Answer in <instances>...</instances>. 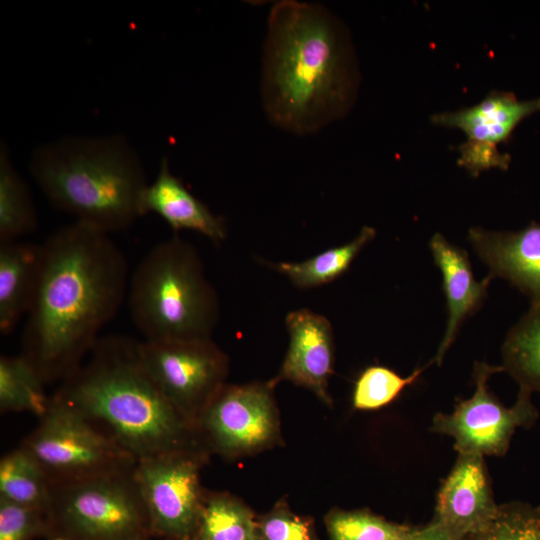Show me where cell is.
<instances>
[{
	"instance_id": "83f0119b",
	"label": "cell",
	"mask_w": 540,
	"mask_h": 540,
	"mask_svg": "<svg viewBox=\"0 0 540 540\" xmlns=\"http://www.w3.org/2000/svg\"><path fill=\"white\" fill-rule=\"evenodd\" d=\"M52 531L49 512L0 497V540H31Z\"/></svg>"
},
{
	"instance_id": "4316f807",
	"label": "cell",
	"mask_w": 540,
	"mask_h": 540,
	"mask_svg": "<svg viewBox=\"0 0 540 540\" xmlns=\"http://www.w3.org/2000/svg\"><path fill=\"white\" fill-rule=\"evenodd\" d=\"M465 540H540V506L501 504L493 519Z\"/></svg>"
},
{
	"instance_id": "5bb4252c",
	"label": "cell",
	"mask_w": 540,
	"mask_h": 540,
	"mask_svg": "<svg viewBox=\"0 0 540 540\" xmlns=\"http://www.w3.org/2000/svg\"><path fill=\"white\" fill-rule=\"evenodd\" d=\"M498 506L484 457L458 454L439 489L433 521L465 540L493 519Z\"/></svg>"
},
{
	"instance_id": "2e32d148",
	"label": "cell",
	"mask_w": 540,
	"mask_h": 540,
	"mask_svg": "<svg viewBox=\"0 0 540 540\" xmlns=\"http://www.w3.org/2000/svg\"><path fill=\"white\" fill-rule=\"evenodd\" d=\"M139 209L141 216L155 213L174 231L198 232L215 244H220L227 236L224 219L214 214L172 173L167 157L161 159L157 176L144 188Z\"/></svg>"
},
{
	"instance_id": "30bf717a",
	"label": "cell",
	"mask_w": 540,
	"mask_h": 540,
	"mask_svg": "<svg viewBox=\"0 0 540 540\" xmlns=\"http://www.w3.org/2000/svg\"><path fill=\"white\" fill-rule=\"evenodd\" d=\"M146 371L166 398L195 424L225 384L228 358L211 338L139 341ZM197 426V425H196Z\"/></svg>"
},
{
	"instance_id": "6da1fadb",
	"label": "cell",
	"mask_w": 540,
	"mask_h": 540,
	"mask_svg": "<svg viewBox=\"0 0 540 540\" xmlns=\"http://www.w3.org/2000/svg\"><path fill=\"white\" fill-rule=\"evenodd\" d=\"M128 285L126 258L108 233L75 221L42 243L21 353L46 384L64 380L83 363Z\"/></svg>"
},
{
	"instance_id": "7c38bea8",
	"label": "cell",
	"mask_w": 540,
	"mask_h": 540,
	"mask_svg": "<svg viewBox=\"0 0 540 540\" xmlns=\"http://www.w3.org/2000/svg\"><path fill=\"white\" fill-rule=\"evenodd\" d=\"M540 111V98L519 100L513 93L492 91L477 104L454 111L434 114V124L462 130L466 141L459 145L458 164L472 176L484 170H506L511 157L498 145L510 137L526 117Z\"/></svg>"
},
{
	"instance_id": "603a6c76",
	"label": "cell",
	"mask_w": 540,
	"mask_h": 540,
	"mask_svg": "<svg viewBox=\"0 0 540 540\" xmlns=\"http://www.w3.org/2000/svg\"><path fill=\"white\" fill-rule=\"evenodd\" d=\"M37 213L30 191L9 158L0 148V242L19 240L37 229Z\"/></svg>"
},
{
	"instance_id": "8fae6325",
	"label": "cell",
	"mask_w": 540,
	"mask_h": 540,
	"mask_svg": "<svg viewBox=\"0 0 540 540\" xmlns=\"http://www.w3.org/2000/svg\"><path fill=\"white\" fill-rule=\"evenodd\" d=\"M273 383L226 385L199 415L198 432L210 446L226 456L260 450L278 434Z\"/></svg>"
},
{
	"instance_id": "ffe728a7",
	"label": "cell",
	"mask_w": 540,
	"mask_h": 540,
	"mask_svg": "<svg viewBox=\"0 0 540 540\" xmlns=\"http://www.w3.org/2000/svg\"><path fill=\"white\" fill-rule=\"evenodd\" d=\"M0 497L50 511L52 484L37 460L22 445L0 460Z\"/></svg>"
},
{
	"instance_id": "4dcf8cb0",
	"label": "cell",
	"mask_w": 540,
	"mask_h": 540,
	"mask_svg": "<svg viewBox=\"0 0 540 540\" xmlns=\"http://www.w3.org/2000/svg\"><path fill=\"white\" fill-rule=\"evenodd\" d=\"M53 540H70V539L58 536V537L54 538Z\"/></svg>"
},
{
	"instance_id": "d6986e66",
	"label": "cell",
	"mask_w": 540,
	"mask_h": 540,
	"mask_svg": "<svg viewBox=\"0 0 540 540\" xmlns=\"http://www.w3.org/2000/svg\"><path fill=\"white\" fill-rule=\"evenodd\" d=\"M375 236V228L364 226L360 233L348 243L325 250L301 262H279L270 265L287 276L298 288L320 287L347 272L363 247Z\"/></svg>"
},
{
	"instance_id": "3957f363",
	"label": "cell",
	"mask_w": 540,
	"mask_h": 540,
	"mask_svg": "<svg viewBox=\"0 0 540 540\" xmlns=\"http://www.w3.org/2000/svg\"><path fill=\"white\" fill-rule=\"evenodd\" d=\"M139 341L100 337L53 397L107 432L137 462L180 451H203L196 424L152 380L139 356Z\"/></svg>"
},
{
	"instance_id": "5b68a950",
	"label": "cell",
	"mask_w": 540,
	"mask_h": 540,
	"mask_svg": "<svg viewBox=\"0 0 540 540\" xmlns=\"http://www.w3.org/2000/svg\"><path fill=\"white\" fill-rule=\"evenodd\" d=\"M127 294L131 319L145 341L211 338L220 315L199 253L177 235L146 253Z\"/></svg>"
},
{
	"instance_id": "e0dca14e",
	"label": "cell",
	"mask_w": 540,
	"mask_h": 540,
	"mask_svg": "<svg viewBox=\"0 0 540 540\" xmlns=\"http://www.w3.org/2000/svg\"><path fill=\"white\" fill-rule=\"evenodd\" d=\"M429 245L442 275L448 311L446 330L434 358L440 365L464 320L477 311L486 298L492 278L486 276L476 281L468 253L448 242L442 234L435 233Z\"/></svg>"
},
{
	"instance_id": "9c48e42d",
	"label": "cell",
	"mask_w": 540,
	"mask_h": 540,
	"mask_svg": "<svg viewBox=\"0 0 540 540\" xmlns=\"http://www.w3.org/2000/svg\"><path fill=\"white\" fill-rule=\"evenodd\" d=\"M204 451H180L137 462L134 478L151 534L195 540L205 495L200 484Z\"/></svg>"
},
{
	"instance_id": "1f68e13d",
	"label": "cell",
	"mask_w": 540,
	"mask_h": 540,
	"mask_svg": "<svg viewBox=\"0 0 540 540\" xmlns=\"http://www.w3.org/2000/svg\"><path fill=\"white\" fill-rule=\"evenodd\" d=\"M252 540H257V538L255 537V538H253Z\"/></svg>"
},
{
	"instance_id": "277c9868",
	"label": "cell",
	"mask_w": 540,
	"mask_h": 540,
	"mask_svg": "<svg viewBox=\"0 0 540 540\" xmlns=\"http://www.w3.org/2000/svg\"><path fill=\"white\" fill-rule=\"evenodd\" d=\"M31 174L57 209L105 233L141 216L148 184L141 160L124 138L67 137L37 148Z\"/></svg>"
},
{
	"instance_id": "44dd1931",
	"label": "cell",
	"mask_w": 540,
	"mask_h": 540,
	"mask_svg": "<svg viewBox=\"0 0 540 540\" xmlns=\"http://www.w3.org/2000/svg\"><path fill=\"white\" fill-rule=\"evenodd\" d=\"M45 381L34 365L21 353L0 357L1 412H28L40 418L47 411L51 397Z\"/></svg>"
},
{
	"instance_id": "ba28073f",
	"label": "cell",
	"mask_w": 540,
	"mask_h": 540,
	"mask_svg": "<svg viewBox=\"0 0 540 540\" xmlns=\"http://www.w3.org/2000/svg\"><path fill=\"white\" fill-rule=\"evenodd\" d=\"M501 371L502 366L476 362L474 394L460 401L452 413L434 416L431 430L452 437L458 454L502 456L516 429L535 423L538 411L531 391L520 387L514 405L506 407L489 390L490 376Z\"/></svg>"
},
{
	"instance_id": "cb8c5ba5",
	"label": "cell",
	"mask_w": 540,
	"mask_h": 540,
	"mask_svg": "<svg viewBox=\"0 0 540 540\" xmlns=\"http://www.w3.org/2000/svg\"><path fill=\"white\" fill-rule=\"evenodd\" d=\"M256 518L239 499L224 493L205 497L195 540H252Z\"/></svg>"
},
{
	"instance_id": "4fadbf2b",
	"label": "cell",
	"mask_w": 540,
	"mask_h": 540,
	"mask_svg": "<svg viewBox=\"0 0 540 540\" xmlns=\"http://www.w3.org/2000/svg\"><path fill=\"white\" fill-rule=\"evenodd\" d=\"M289 346L273 385L291 381L312 391L320 400L331 404L328 382L333 374L334 335L330 321L323 315L302 308L285 317Z\"/></svg>"
},
{
	"instance_id": "52a82bcc",
	"label": "cell",
	"mask_w": 540,
	"mask_h": 540,
	"mask_svg": "<svg viewBox=\"0 0 540 540\" xmlns=\"http://www.w3.org/2000/svg\"><path fill=\"white\" fill-rule=\"evenodd\" d=\"M133 472L52 486L53 530L70 540H144L151 530Z\"/></svg>"
},
{
	"instance_id": "8992f818",
	"label": "cell",
	"mask_w": 540,
	"mask_h": 540,
	"mask_svg": "<svg viewBox=\"0 0 540 540\" xmlns=\"http://www.w3.org/2000/svg\"><path fill=\"white\" fill-rule=\"evenodd\" d=\"M21 445L37 460L52 486L129 472L137 464L101 427L53 396Z\"/></svg>"
},
{
	"instance_id": "ac0fdd59",
	"label": "cell",
	"mask_w": 540,
	"mask_h": 540,
	"mask_svg": "<svg viewBox=\"0 0 540 540\" xmlns=\"http://www.w3.org/2000/svg\"><path fill=\"white\" fill-rule=\"evenodd\" d=\"M42 261V244L0 242V332L11 334L28 313Z\"/></svg>"
},
{
	"instance_id": "9a60e30c",
	"label": "cell",
	"mask_w": 540,
	"mask_h": 540,
	"mask_svg": "<svg viewBox=\"0 0 540 540\" xmlns=\"http://www.w3.org/2000/svg\"><path fill=\"white\" fill-rule=\"evenodd\" d=\"M468 240L488 266L490 278H504L527 295L531 304L540 303V221L519 231L473 227Z\"/></svg>"
},
{
	"instance_id": "7402d4cb",
	"label": "cell",
	"mask_w": 540,
	"mask_h": 540,
	"mask_svg": "<svg viewBox=\"0 0 540 540\" xmlns=\"http://www.w3.org/2000/svg\"><path fill=\"white\" fill-rule=\"evenodd\" d=\"M503 371L519 384L540 394V303L511 328L502 347Z\"/></svg>"
},
{
	"instance_id": "d4e9b609",
	"label": "cell",
	"mask_w": 540,
	"mask_h": 540,
	"mask_svg": "<svg viewBox=\"0 0 540 540\" xmlns=\"http://www.w3.org/2000/svg\"><path fill=\"white\" fill-rule=\"evenodd\" d=\"M325 525L329 540H409L415 530L367 509H333L326 515Z\"/></svg>"
},
{
	"instance_id": "f1b7e54d",
	"label": "cell",
	"mask_w": 540,
	"mask_h": 540,
	"mask_svg": "<svg viewBox=\"0 0 540 540\" xmlns=\"http://www.w3.org/2000/svg\"><path fill=\"white\" fill-rule=\"evenodd\" d=\"M257 540H319L314 521L292 512L279 501L269 512L256 519Z\"/></svg>"
},
{
	"instance_id": "f546056e",
	"label": "cell",
	"mask_w": 540,
	"mask_h": 540,
	"mask_svg": "<svg viewBox=\"0 0 540 540\" xmlns=\"http://www.w3.org/2000/svg\"><path fill=\"white\" fill-rule=\"evenodd\" d=\"M409 540H463L443 526L438 524L435 521H431L429 524L423 527H415L414 532L412 533Z\"/></svg>"
},
{
	"instance_id": "7a4b0ae2",
	"label": "cell",
	"mask_w": 540,
	"mask_h": 540,
	"mask_svg": "<svg viewBox=\"0 0 540 540\" xmlns=\"http://www.w3.org/2000/svg\"><path fill=\"white\" fill-rule=\"evenodd\" d=\"M262 99L276 126L316 132L346 111L352 92L339 22L321 5L284 0L269 14Z\"/></svg>"
},
{
	"instance_id": "484cf974",
	"label": "cell",
	"mask_w": 540,
	"mask_h": 540,
	"mask_svg": "<svg viewBox=\"0 0 540 540\" xmlns=\"http://www.w3.org/2000/svg\"><path fill=\"white\" fill-rule=\"evenodd\" d=\"M425 368H417L409 376L402 377L385 366L367 367L355 381L353 407L358 410H376L390 404L419 378Z\"/></svg>"
}]
</instances>
